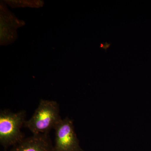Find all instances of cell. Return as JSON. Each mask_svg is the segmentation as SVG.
Listing matches in <instances>:
<instances>
[{
  "label": "cell",
  "mask_w": 151,
  "mask_h": 151,
  "mask_svg": "<svg viewBox=\"0 0 151 151\" xmlns=\"http://www.w3.org/2000/svg\"><path fill=\"white\" fill-rule=\"evenodd\" d=\"M61 120L58 103L53 100H41L33 115L25 121L24 127L33 134H48Z\"/></svg>",
  "instance_id": "1"
},
{
  "label": "cell",
  "mask_w": 151,
  "mask_h": 151,
  "mask_svg": "<svg viewBox=\"0 0 151 151\" xmlns=\"http://www.w3.org/2000/svg\"><path fill=\"white\" fill-rule=\"evenodd\" d=\"M25 117L24 111L13 113L9 110H1L0 143L5 148L16 145L25 139L21 129L26 121Z\"/></svg>",
  "instance_id": "2"
},
{
  "label": "cell",
  "mask_w": 151,
  "mask_h": 151,
  "mask_svg": "<svg viewBox=\"0 0 151 151\" xmlns=\"http://www.w3.org/2000/svg\"><path fill=\"white\" fill-rule=\"evenodd\" d=\"M54 129V151H83L76 134L73 120L68 117L62 119Z\"/></svg>",
  "instance_id": "3"
},
{
  "label": "cell",
  "mask_w": 151,
  "mask_h": 151,
  "mask_svg": "<svg viewBox=\"0 0 151 151\" xmlns=\"http://www.w3.org/2000/svg\"><path fill=\"white\" fill-rule=\"evenodd\" d=\"M4 151H54L48 134H33L25 138L9 150Z\"/></svg>",
  "instance_id": "4"
},
{
  "label": "cell",
  "mask_w": 151,
  "mask_h": 151,
  "mask_svg": "<svg viewBox=\"0 0 151 151\" xmlns=\"http://www.w3.org/2000/svg\"><path fill=\"white\" fill-rule=\"evenodd\" d=\"M111 45V44H108L107 43V42H105V44H103V43L101 44H100V47H101V48H103V49H105V51H106L107 49L109 48Z\"/></svg>",
  "instance_id": "5"
}]
</instances>
